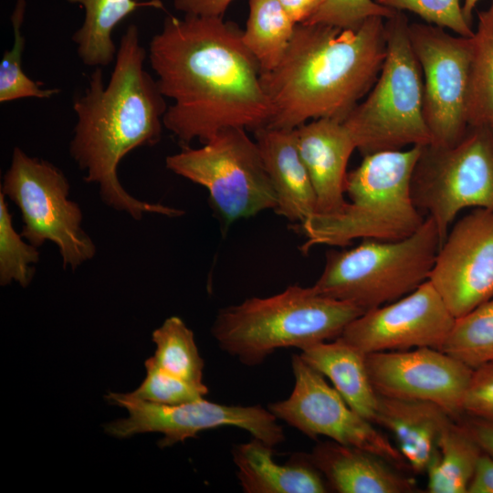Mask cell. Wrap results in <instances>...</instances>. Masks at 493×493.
I'll use <instances>...</instances> for the list:
<instances>
[{
  "label": "cell",
  "mask_w": 493,
  "mask_h": 493,
  "mask_svg": "<svg viewBox=\"0 0 493 493\" xmlns=\"http://www.w3.org/2000/svg\"><path fill=\"white\" fill-rule=\"evenodd\" d=\"M146 57L138 26L131 24L121 38L108 84H104L102 68H95L84 92L74 98L77 122L69 143L71 157L86 172L85 182L99 185L107 205L134 219L147 213L183 214L136 199L117 175L122 158L136 148L158 143L164 127L168 106L157 80L144 69Z\"/></svg>",
  "instance_id": "obj_2"
},
{
  "label": "cell",
  "mask_w": 493,
  "mask_h": 493,
  "mask_svg": "<svg viewBox=\"0 0 493 493\" xmlns=\"http://www.w3.org/2000/svg\"><path fill=\"white\" fill-rule=\"evenodd\" d=\"M463 411L468 416L493 422V361L473 369Z\"/></svg>",
  "instance_id": "obj_34"
},
{
  "label": "cell",
  "mask_w": 493,
  "mask_h": 493,
  "mask_svg": "<svg viewBox=\"0 0 493 493\" xmlns=\"http://www.w3.org/2000/svg\"><path fill=\"white\" fill-rule=\"evenodd\" d=\"M440 350L471 369L493 361V298L455 318Z\"/></svg>",
  "instance_id": "obj_27"
},
{
  "label": "cell",
  "mask_w": 493,
  "mask_h": 493,
  "mask_svg": "<svg viewBox=\"0 0 493 493\" xmlns=\"http://www.w3.org/2000/svg\"><path fill=\"white\" fill-rule=\"evenodd\" d=\"M482 450L462 422L442 433L425 471L429 493H467Z\"/></svg>",
  "instance_id": "obj_24"
},
{
  "label": "cell",
  "mask_w": 493,
  "mask_h": 493,
  "mask_svg": "<svg viewBox=\"0 0 493 493\" xmlns=\"http://www.w3.org/2000/svg\"><path fill=\"white\" fill-rule=\"evenodd\" d=\"M26 0H16L11 15L14 45L5 50L0 61V102L5 103L26 98L47 100L59 93L58 89L42 88V83L31 79L22 68V55L26 39L21 28Z\"/></svg>",
  "instance_id": "obj_29"
},
{
  "label": "cell",
  "mask_w": 493,
  "mask_h": 493,
  "mask_svg": "<svg viewBox=\"0 0 493 493\" xmlns=\"http://www.w3.org/2000/svg\"><path fill=\"white\" fill-rule=\"evenodd\" d=\"M305 455L330 489L339 493H411L418 489L415 480L404 471L359 447L328 440Z\"/></svg>",
  "instance_id": "obj_18"
},
{
  "label": "cell",
  "mask_w": 493,
  "mask_h": 493,
  "mask_svg": "<svg viewBox=\"0 0 493 493\" xmlns=\"http://www.w3.org/2000/svg\"><path fill=\"white\" fill-rule=\"evenodd\" d=\"M462 423L474 437L482 452L493 457V422L468 416Z\"/></svg>",
  "instance_id": "obj_37"
},
{
  "label": "cell",
  "mask_w": 493,
  "mask_h": 493,
  "mask_svg": "<svg viewBox=\"0 0 493 493\" xmlns=\"http://www.w3.org/2000/svg\"><path fill=\"white\" fill-rule=\"evenodd\" d=\"M411 194L417 209L435 222L441 245L463 209L493 211L492 127L468 126L453 146H422L413 171Z\"/></svg>",
  "instance_id": "obj_8"
},
{
  "label": "cell",
  "mask_w": 493,
  "mask_h": 493,
  "mask_svg": "<svg viewBox=\"0 0 493 493\" xmlns=\"http://www.w3.org/2000/svg\"><path fill=\"white\" fill-rule=\"evenodd\" d=\"M395 11H410L426 23L471 37L472 25L464 16L461 0H374Z\"/></svg>",
  "instance_id": "obj_32"
},
{
  "label": "cell",
  "mask_w": 493,
  "mask_h": 493,
  "mask_svg": "<svg viewBox=\"0 0 493 493\" xmlns=\"http://www.w3.org/2000/svg\"><path fill=\"white\" fill-rule=\"evenodd\" d=\"M156 350L152 357L165 372L199 386L203 382L204 361L193 331L176 316L166 319L152 335Z\"/></svg>",
  "instance_id": "obj_28"
},
{
  "label": "cell",
  "mask_w": 493,
  "mask_h": 493,
  "mask_svg": "<svg viewBox=\"0 0 493 493\" xmlns=\"http://www.w3.org/2000/svg\"><path fill=\"white\" fill-rule=\"evenodd\" d=\"M491 127H492V129H493V124H492V126H491Z\"/></svg>",
  "instance_id": "obj_40"
},
{
  "label": "cell",
  "mask_w": 493,
  "mask_h": 493,
  "mask_svg": "<svg viewBox=\"0 0 493 493\" xmlns=\"http://www.w3.org/2000/svg\"><path fill=\"white\" fill-rule=\"evenodd\" d=\"M294 387L285 400L268 404L279 420L311 439L330 440L373 453L402 471L411 470L397 447L355 412L325 377L302 360H291Z\"/></svg>",
  "instance_id": "obj_13"
},
{
  "label": "cell",
  "mask_w": 493,
  "mask_h": 493,
  "mask_svg": "<svg viewBox=\"0 0 493 493\" xmlns=\"http://www.w3.org/2000/svg\"><path fill=\"white\" fill-rule=\"evenodd\" d=\"M428 280L455 318L493 298V211L476 208L453 226Z\"/></svg>",
  "instance_id": "obj_15"
},
{
  "label": "cell",
  "mask_w": 493,
  "mask_h": 493,
  "mask_svg": "<svg viewBox=\"0 0 493 493\" xmlns=\"http://www.w3.org/2000/svg\"><path fill=\"white\" fill-rule=\"evenodd\" d=\"M296 144L310 177L317 199L316 214H334L342 209L347 165L355 142L343 122L321 118L294 129Z\"/></svg>",
  "instance_id": "obj_17"
},
{
  "label": "cell",
  "mask_w": 493,
  "mask_h": 493,
  "mask_svg": "<svg viewBox=\"0 0 493 493\" xmlns=\"http://www.w3.org/2000/svg\"><path fill=\"white\" fill-rule=\"evenodd\" d=\"M106 400L128 412V417L105 425V432L117 438L141 433H161L163 437L158 445L166 447L195 437L202 431L235 426L273 447L285 440L278 419L260 405H226L205 398L167 405L141 399L131 393H110Z\"/></svg>",
  "instance_id": "obj_11"
},
{
  "label": "cell",
  "mask_w": 493,
  "mask_h": 493,
  "mask_svg": "<svg viewBox=\"0 0 493 493\" xmlns=\"http://www.w3.org/2000/svg\"><path fill=\"white\" fill-rule=\"evenodd\" d=\"M69 189L59 168L19 147L14 149L1 193L20 210L21 236L37 248L46 241L54 243L64 268L75 270L95 256L96 246L81 227L82 212L68 199Z\"/></svg>",
  "instance_id": "obj_10"
},
{
  "label": "cell",
  "mask_w": 493,
  "mask_h": 493,
  "mask_svg": "<svg viewBox=\"0 0 493 493\" xmlns=\"http://www.w3.org/2000/svg\"><path fill=\"white\" fill-rule=\"evenodd\" d=\"M409 25L402 11L386 19V55L380 74L342 121L362 156L430 143L423 114V75Z\"/></svg>",
  "instance_id": "obj_6"
},
{
  "label": "cell",
  "mask_w": 493,
  "mask_h": 493,
  "mask_svg": "<svg viewBox=\"0 0 493 493\" xmlns=\"http://www.w3.org/2000/svg\"><path fill=\"white\" fill-rule=\"evenodd\" d=\"M295 26L278 0H249V16L242 40L257 59L261 74L278 65Z\"/></svg>",
  "instance_id": "obj_25"
},
{
  "label": "cell",
  "mask_w": 493,
  "mask_h": 493,
  "mask_svg": "<svg viewBox=\"0 0 493 493\" xmlns=\"http://www.w3.org/2000/svg\"><path fill=\"white\" fill-rule=\"evenodd\" d=\"M5 197L0 193V284L5 286L16 281L25 288L34 277L32 265L38 262L39 251L23 240L14 228Z\"/></svg>",
  "instance_id": "obj_30"
},
{
  "label": "cell",
  "mask_w": 493,
  "mask_h": 493,
  "mask_svg": "<svg viewBox=\"0 0 493 493\" xmlns=\"http://www.w3.org/2000/svg\"><path fill=\"white\" fill-rule=\"evenodd\" d=\"M304 362L328 378L346 403L374 425L379 395L366 366V354L341 337L301 350Z\"/></svg>",
  "instance_id": "obj_22"
},
{
  "label": "cell",
  "mask_w": 493,
  "mask_h": 493,
  "mask_svg": "<svg viewBox=\"0 0 493 493\" xmlns=\"http://www.w3.org/2000/svg\"><path fill=\"white\" fill-rule=\"evenodd\" d=\"M440 246L435 224L426 217L406 238L362 239L355 247L327 252L323 271L312 287L365 312L403 298L428 280Z\"/></svg>",
  "instance_id": "obj_7"
},
{
  "label": "cell",
  "mask_w": 493,
  "mask_h": 493,
  "mask_svg": "<svg viewBox=\"0 0 493 493\" xmlns=\"http://www.w3.org/2000/svg\"><path fill=\"white\" fill-rule=\"evenodd\" d=\"M371 383L378 395L435 403L454 419L473 369L441 350L423 347L366 354Z\"/></svg>",
  "instance_id": "obj_16"
},
{
  "label": "cell",
  "mask_w": 493,
  "mask_h": 493,
  "mask_svg": "<svg viewBox=\"0 0 493 493\" xmlns=\"http://www.w3.org/2000/svg\"><path fill=\"white\" fill-rule=\"evenodd\" d=\"M242 32L222 17L169 16L148 58L165 98L163 126L187 146L230 127L257 131L271 118L259 65Z\"/></svg>",
  "instance_id": "obj_1"
},
{
  "label": "cell",
  "mask_w": 493,
  "mask_h": 493,
  "mask_svg": "<svg viewBox=\"0 0 493 493\" xmlns=\"http://www.w3.org/2000/svg\"><path fill=\"white\" fill-rule=\"evenodd\" d=\"M467 493H493V457L482 452Z\"/></svg>",
  "instance_id": "obj_36"
},
{
  "label": "cell",
  "mask_w": 493,
  "mask_h": 493,
  "mask_svg": "<svg viewBox=\"0 0 493 493\" xmlns=\"http://www.w3.org/2000/svg\"><path fill=\"white\" fill-rule=\"evenodd\" d=\"M395 12L374 0H323L312 16L302 24H324L341 29H356L370 17L387 19Z\"/></svg>",
  "instance_id": "obj_33"
},
{
  "label": "cell",
  "mask_w": 493,
  "mask_h": 493,
  "mask_svg": "<svg viewBox=\"0 0 493 493\" xmlns=\"http://www.w3.org/2000/svg\"><path fill=\"white\" fill-rule=\"evenodd\" d=\"M254 132L276 194L274 211L289 221L301 224L317 213V199L299 153L294 129L266 126Z\"/></svg>",
  "instance_id": "obj_19"
},
{
  "label": "cell",
  "mask_w": 493,
  "mask_h": 493,
  "mask_svg": "<svg viewBox=\"0 0 493 493\" xmlns=\"http://www.w3.org/2000/svg\"><path fill=\"white\" fill-rule=\"evenodd\" d=\"M364 311L319 294L313 287L288 286L219 310L212 334L219 347L246 366L261 364L280 348L300 351L339 338Z\"/></svg>",
  "instance_id": "obj_5"
},
{
  "label": "cell",
  "mask_w": 493,
  "mask_h": 493,
  "mask_svg": "<svg viewBox=\"0 0 493 493\" xmlns=\"http://www.w3.org/2000/svg\"><path fill=\"white\" fill-rule=\"evenodd\" d=\"M409 37L423 75V114L430 144L453 146L468 128L472 37L453 36L428 23H413Z\"/></svg>",
  "instance_id": "obj_12"
},
{
  "label": "cell",
  "mask_w": 493,
  "mask_h": 493,
  "mask_svg": "<svg viewBox=\"0 0 493 493\" xmlns=\"http://www.w3.org/2000/svg\"><path fill=\"white\" fill-rule=\"evenodd\" d=\"M236 476L246 493H325L330 487L305 454L285 465L273 459V446L252 437L232 447Z\"/></svg>",
  "instance_id": "obj_21"
},
{
  "label": "cell",
  "mask_w": 493,
  "mask_h": 493,
  "mask_svg": "<svg viewBox=\"0 0 493 493\" xmlns=\"http://www.w3.org/2000/svg\"><path fill=\"white\" fill-rule=\"evenodd\" d=\"M290 19L297 25L305 23L323 0H278Z\"/></svg>",
  "instance_id": "obj_38"
},
{
  "label": "cell",
  "mask_w": 493,
  "mask_h": 493,
  "mask_svg": "<svg viewBox=\"0 0 493 493\" xmlns=\"http://www.w3.org/2000/svg\"><path fill=\"white\" fill-rule=\"evenodd\" d=\"M468 126L493 124V0L477 12L472 37L467 106Z\"/></svg>",
  "instance_id": "obj_26"
},
{
  "label": "cell",
  "mask_w": 493,
  "mask_h": 493,
  "mask_svg": "<svg viewBox=\"0 0 493 493\" xmlns=\"http://www.w3.org/2000/svg\"><path fill=\"white\" fill-rule=\"evenodd\" d=\"M146 377L131 393L141 399L176 405L204 398L207 386H199L161 369L152 357L145 361Z\"/></svg>",
  "instance_id": "obj_31"
},
{
  "label": "cell",
  "mask_w": 493,
  "mask_h": 493,
  "mask_svg": "<svg viewBox=\"0 0 493 493\" xmlns=\"http://www.w3.org/2000/svg\"><path fill=\"white\" fill-rule=\"evenodd\" d=\"M454 418L438 404L379 395L374 425L389 430L414 473H425L439 438Z\"/></svg>",
  "instance_id": "obj_20"
},
{
  "label": "cell",
  "mask_w": 493,
  "mask_h": 493,
  "mask_svg": "<svg viewBox=\"0 0 493 493\" xmlns=\"http://www.w3.org/2000/svg\"><path fill=\"white\" fill-rule=\"evenodd\" d=\"M246 131L223 129L200 148L184 146L165 159L168 170L208 191L212 205L226 224L277 205L257 144Z\"/></svg>",
  "instance_id": "obj_9"
},
{
  "label": "cell",
  "mask_w": 493,
  "mask_h": 493,
  "mask_svg": "<svg viewBox=\"0 0 493 493\" xmlns=\"http://www.w3.org/2000/svg\"><path fill=\"white\" fill-rule=\"evenodd\" d=\"M233 0H174V7L185 15L222 17Z\"/></svg>",
  "instance_id": "obj_35"
},
{
  "label": "cell",
  "mask_w": 493,
  "mask_h": 493,
  "mask_svg": "<svg viewBox=\"0 0 493 493\" xmlns=\"http://www.w3.org/2000/svg\"><path fill=\"white\" fill-rule=\"evenodd\" d=\"M454 320L426 280L403 298L363 312L340 337L365 354L423 347L440 350Z\"/></svg>",
  "instance_id": "obj_14"
},
{
  "label": "cell",
  "mask_w": 493,
  "mask_h": 493,
  "mask_svg": "<svg viewBox=\"0 0 493 493\" xmlns=\"http://www.w3.org/2000/svg\"><path fill=\"white\" fill-rule=\"evenodd\" d=\"M84 8L81 26L72 35L81 62L102 68L115 61L118 48L112 33L117 25L140 7L163 8L160 0H66Z\"/></svg>",
  "instance_id": "obj_23"
},
{
  "label": "cell",
  "mask_w": 493,
  "mask_h": 493,
  "mask_svg": "<svg viewBox=\"0 0 493 493\" xmlns=\"http://www.w3.org/2000/svg\"><path fill=\"white\" fill-rule=\"evenodd\" d=\"M479 0H463L462 10L467 21L472 25L473 12Z\"/></svg>",
  "instance_id": "obj_39"
},
{
  "label": "cell",
  "mask_w": 493,
  "mask_h": 493,
  "mask_svg": "<svg viewBox=\"0 0 493 493\" xmlns=\"http://www.w3.org/2000/svg\"><path fill=\"white\" fill-rule=\"evenodd\" d=\"M383 19L370 17L356 29L297 24L278 65L261 74L272 110L267 126L293 130L321 118L343 121L380 74Z\"/></svg>",
  "instance_id": "obj_3"
},
{
  "label": "cell",
  "mask_w": 493,
  "mask_h": 493,
  "mask_svg": "<svg viewBox=\"0 0 493 493\" xmlns=\"http://www.w3.org/2000/svg\"><path fill=\"white\" fill-rule=\"evenodd\" d=\"M421 147L363 156L347 174L350 202L337 213L315 214L300 224L306 237L303 252L317 245L346 246L354 239L396 241L415 233L426 219L411 194Z\"/></svg>",
  "instance_id": "obj_4"
}]
</instances>
